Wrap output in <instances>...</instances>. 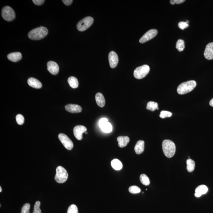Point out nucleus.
<instances>
[{"mask_svg":"<svg viewBox=\"0 0 213 213\" xmlns=\"http://www.w3.org/2000/svg\"><path fill=\"white\" fill-rule=\"evenodd\" d=\"M48 33V30L44 26H40L33 29L29 32V38L32 40H39L46 37Z\"/></svg>","mask_w":213,"mask_h":213,"instance_id":"nucleus-1","label":"nucleus"},{"mask_svg":"<svg viewBox=\"0 0 213 213\" xmlns=\"http://www.w3.org/2000/svg\"><path fill=\"white\" fill-rule=\"evenodd\" d=\"M162 145L163 152L166 157L171 158L174 156L176 152V146L173 142L170 140H165Z\"/></svg>","mask_w":213,"mask_h":213,"instance_id":"nucleus-2","label":"nucleus"},{"mask_svg":"<svg viewBox=\"0 0 213 213\" xmlns=\"http://www.w3.org/2000/svg\"><path fill=\"white\" fill-rule=\"evenodd\" d=\"M197 85L195 81L191 80L183 82L178 86L177 91L178 94H184L192 91Z\"/></svg>","mask_w":213,"mask_h":213,"instance_id":"nucleus-3","label":"nucleus"},{"mask_svg":"<svg viewBox=\"0 0 213 213\" xmlns=\"http://www.w3.org/2000/svg\"><path fill=\"white\" fill-rule=\"evenodd\" d=\"M68 174L67 171L62 166H58L56 169V174L54 179L57 183H62L67 181Z\"/></svg>","mask_w":213,"mask_h":213,"instance_id":"nucleus-4","label":"nucleus"},{"mask_svg":"<svg viewBox=\"0 0 213 213\" xmlns=\"http://www.w3.org/2000/svg\"><path fill=\"white\" fill-rule=\"evenodd\" d=\"M150 67L147 65H143L137 68L134 71V76L137 79L144 78L150 72Z\"/></svg>","mask_w":213,"mask_h":213,"instance_id":"nucleus-5","label":"nucleus"},{"mask_svg":"<svg viewBox=\"0 0 213 213\" xmlns=\"http://www.w3.org/2000/svg\"><path fill=\"white\" fill-rule=\"evenodd\" d=\"M94 22V19L92 17L88 16L85 17L78 22L77 25V29L79 31H84L91 26Z\"/></svg>","mask_w":213,"mask_h":213,"instance_id":"nucleus-6","label":"nucleus"},{"mask_svg":"<svg viewBox=\"0 0 213 213\" xmlns=\"http://www.w3.org/2000/svg\"><path fill=\"white\" fill-rule=\"evenodd\" d=\"M2 16L5 20L11 21L13 20L15 18L16 14L14 11L11 7L6 6L2 9Z\"/></svg>","mask_w":213,"mask_h":213,"instance_id":"nucleus-7","label":"nucleus"},{"mask_svg":"<svg viewBox=\"0 0 213 213\" xmlns=\"http://www.w3.org/2000/svg\"><path fill=\"white\" fill-rule=\"evenodd\" d=\"M58 138L65 148L68 150H71L74 147V144L71 139L67 135L64 134L58 135Z\"/></svg>","mask_w":213,"mask_h":213,"instance_id":"nucleus-8","label":"nucleus"},{"mask_svg":"<svg viewBox=\"0 0 213 213\" xmlns=\"http://www.w3.org/2000/svg\"><path fill=\"white\" fill-rule=\"evenodd\" d=\"M158 31L156 29H151L144 35L139 40V42L143 44L154 38L158 34Z\"/></svg>","mask_w":213,"mask_h":213,"instance_id":"nucleus-9","label":"nucleus"},{"mask_svg":"<svg viewBox=\"0 0 213 213\" xmlns=\"http://www.w3.org/2000/svg\"><path fill=\"white\" fill-rule=\"evenodd\" d=\"M87 131V128L82 125H78L74 129V134L75 137L78 140H81L82 138V134Z\"/></svg>","mask_w":213,"mask_h":213,"instance_id":"nucleus-10","label":"nucleus"},{"mask_svg":"<svg viewBox=\"0 0 213 213\" xmlns=\"http://www.w3.org/2000/svg\"><path fill=\"white\" fill-rule=\"evenodd\" d=\"M109 61L110 68H114L117 67L118 62V57L116 53L113 51L110 52L109 54Z\"/></svg>","mask_w":213,"mask_h":213,"instance_id":"nucleus-11","label":"nucleus"},{"mask_svg":"<svg viewBox=\"0 0 213 213\" xmlns=\"http://www.w3.org/2000/svg\"><path fill=\"white\" fill-rule=\"evenodd\" d=\"M47 68L51 74L54 75L58 74L59 72V66L56 62L54 61H50L47 62Z\"/></svg>","mask_w":213,"mask_h":213,"instance_id":"nucleus-12","label":"nucleus"},{"mask_svg":"<svg viewBox=\"0 0 213 213\" xmlns=\"http://www.w3.org/2000/svg\"><path fill=\"white\" fill-rule=\"evenodd\" d=\"M204 54L206 59L209 60L213 59V42L210 43L207 45Z\"/></svg>","mask_w":213,"mask_h":213,"instance_id":"nucleus-13","label":"nucleus"},{"mask_svg":"<svg viewBox=\"0 0 213 213\" xmlns=\"http://www.w3.org/2000/svg\"><path fill=\"white\" fill-rule=\"evenodd\" d=\"M65 109L69 112L75 113H79L82 111V108L80 106L76 104H70L65 106Z\"/></svg>","mask_w":213,"mask_h":213,"instance_id":"nucleus-14","label":"nucleus"},{"mask_svg":"<svg viewBox=\"0 0 213 213\" xmlns=\"http://www.w3.org/2000/svg\"><path fill=\"white\" fill-rule=\"evenodd\" d=\"M208 191V188L204 185H200L197 187L195 190V195L197 197H199L201 196L206 194Z\"/></svg>","mask_w":213,"mask_h":213,"instance_id":"nucleus-15","label":"nucleus"},{"mask_svg":"<svg viewBox=\"0 0 213 213\" xmlns=\"http://www.w3.org/2000/svg\"><path fill=\"white\" fill-rule=\"evenodd\" d=\"M28 84L31 87L39 89L42 87V84L38 80L34 78H30L28 79Z\"/></svg>","mask_w":213,"mask_h":213,"instance_id":"nucleus-16","label":"nucleus"},{"mask_svg":"<svg viewBox=\"0 0 213 213\" xmlns=\"http://www.w3.org/2000/svg\"><path fill=\"white\" fill-rule=\"evenodd\" d=\"M9 60L13 62H17L20 60L22 58V54L20 52H14L10 53L7 55Z\"/></svg>","mask_w":213,"mask_h":213,"instance_id":"nucleus-17","label":"nucleus"},{"mask_svg":"<svg viewBox=\"0 0 213 213\" xmlns=\"http://www.w3.org/2000/svg\"><path fill=\"white\" fill-rule=\"evenodd\" d=\"M96 102L97 105L101 107H103L105 106L106 101L104 97L101 93H97L95 96Z\"/></svg>","mask_w":213,"mask_h":213,"instance_id":"nucleus-18","label":"nucleus"},{"mask_svg":"<svg viewBox=\"0 0 213 213\" xmlns=\"http://www.w3.org/2000/svg\"><path fill=\"white\" fill-rule=\"evenodd\" d=\"M120 147L123 148L127 146L130 142V138L127 136H119L117 138Z\"/></svg>","mask_w":213,"mask_h":213,"instance_id":"nucleus-19","label":"nucleus"},{"mask_svg":"<svg viewBox=\"0 0 213 213\" xmlns=\"http://www.w3.org/2000/svg\"><path fill=\"white\" fill-rule=\"evenodd\" d=\"M145 149V142L143 141H138L135 147V151L137 154H140L143 152Z\"/></svg>","mask_w":213,"mask_h":213,"instance_id":"nucleus-20","label":"nucleus"},{"mask_svg":"<svg viewBox=\"0 0 213 213\" xmlns=\"http://www.w3.org/2000/svg\"><path fill=\"white\" fill-rule=\"evenodd\" d=\"M111 165L112 167L117 170H121L123 167L122 162L119 159H113L111 161Z\"/></svg>","mask_w":213,"mask_h":213,"instance_id":"nucleus-21","label":"nucleus"},{"mask_svg":"<svg viewBox=\"0 0 213 213\" xmlns=\"http://www.w3.org/2000/svg\"><path fill=\"white\" fill-rule=\"evenodd\" d=\"M68 82L70 86L73 89L77 88L79 86L78 79L74 77H70L68 79Z\"/></svg>","mask_w":213,"mask_h":213,"instance_id":"nucleus-22","label":"nucleus"},{"mask_svg":"<svg viewBox=\"0 0 213 213\" xmlns=\"http://www.w3.org/2000/svg\"><path fill=\"white\" fill-rule=\"evenodd\" d=\"M100 127H101L102 131L105 133H110L112 131V126L109 122H106Z\"/></svg>","mask_w":213,"mask_h":213,"instance_id":"nucleus-23","label":"nucleus"},{"mask_svg":"<svg viewBox=\"0 0 213 213\" xmlns=\"http://www.w3.org/2000/svg\"><path fill=\"white\" fill-rule=\"evenodd\" d=\"M146 108L148 110L154 111L156 110H159L158 107V104L156 102H149L148 103Z\"/></svg>","mask_w":213,"mask_h":213,"instance_id":"nucleus-24","label":"nucleus"},{"mask_svg":"<svg viewBox=\"0 0 213 213\" xmlns=\"http://www.w3.org/2000/svg\"><path fill=\"white\" fill-rule=\"evenodd\" d=\"M187 169L189 172H191L194 170L195 167V162L191 159H187Z\"/></svg>","mask_w":213,"mask_h":213,"instance_id":"nucleus-25","label":"nucleus"},{"mask_svg":"<svg viewBox=\"0 0 213 213\" xmlns=\"http://www.w3.org/2000/svg\"><path fill=\"white\" fill-rule=\"evenodd\" d=\"M140 180L142 184L145 186H148L150 183L148 177L145 174H142L140 177Z\"/></svg>","mask_w":213,"mask_h":213,"instance_id":"nucleus-26","label":"nucleus"},{"mask_svg":"<svg viewBox=\"0 0 213 213\" xmlns=\"http://www.w3.org/2000/svg\"><path fill=\"white\" fill-rule=\"evenodd\" d=\"M176 47L178 51L180 52L183 51L185 48L184 41L182 40H178L176 42Z\"/></svg>","mask_w":213,"mask_h":213,"instance_id":"nucleus-27","label":"nucleus"},{"mask_svg":"<svg viewBox=\"0 0 213 213\" xmlns=\"http://www.w3.org/2000/svg\"><path fill=\"white\" fill-rule=\"evenodd\" d=\"M129 191L132 194H137L140 192L141 190L139 187L137 186H133L129 187Z\"/></svg>","mask_w":213,"mask_h":213,"instance_id":"nucleus-28","label":"nucleus"},{"mask_svg":"<svg viewBox=\"0 0 213 213\" xmlns=\"http://www.w3.org/2000/svg\"><path fill=\"white\" fill-rule=\"evenodd\" d=\"M67 213H79L78 207L75 204H72L68 208Z\"/></svg>","mask_w":213,"mask_h":213,"instance_id":"nucleus-29","label":"nucleus"},{"mask_svg":"<svg viewBox=\"0 0 213 213\" xmlns=\"http://www.w3.org/2000/svg\"><path fill=\"white\" fill-rule=\"evenodd\" d=\"M40 202L39 201H37L34 204L33 213H42L40 208Z\"/></svg>","mask_w":213,"mask_h":213,"instance_id":"nucleus-30","label":"nucleus"},{"mask_svg":"<svg viewBox=\"0 0 213 213\" xmlns=\"http://www.w3.org/2000/svg\"><path fill=\"white\" fill-rule=\"evenodd\" d=\"M172 115V113L169 111L163 110L161 112L159 117L161 118H165L167 117H171Z\"/></svg>","mask_w":213,"mask_h":213,"instance_id":"nucleus-31","label":"nucleus"},{"mask_svg":"<svg viewBox=\"0 0 213 213\" xmlns=\"http://www.w3.org/2000/svg\"><path fill=\"white\" fill-rule=\"evenodd\" d=\"M30 205L29 203H26L24 204L21 209V213H30Z\"/></svg>","mask_w":213,"mask_h":213,"instance_id":"nucleus-32","label":"nucleus"},{"mask_svg":"<svg viewBox=\"0 0 213 213\" xmlns=\"http://www.w3.org/2000/svg\"><path fill=\"white\" fill-rule=\"evenodd\" d=\"M16 120L19 125H21L24 122V118L21 114H18L16 117Z\"/></svg>","mask_w":213,"mask_h":213,"instance_id":"nucleus-33","label":"nucleus"},{"mask_svg":"<svg viewBox=\"0 0 213 213\" xmlns=\"http://www.w3.org/2000/svg\"><path fill=\"white\" fill-rule=\"evenodd\" d=\"M189 25L188 23L184 21H181L178 24V27L182 30H184V29L188 27Z\"/></svg>","mask_w":213,"mask_h":213,"instance_id":"nucleus-34","label":"nucleus"},{"mask_svg":"<svg viewBox=\"0 0 213 213\" xmlns=\"http://www.w3.org/2000/svg\"><path fill=\"white\" fill-rule=\"evenodd\" d=\"M185 0H171L170 1V3L172 5H174V4H180L183 3L185 2Z\"/></svg>","mask_w":213,"mask_h":213,"instance_id":"nucleus-35","label":"nucleus"},{"mask_svg":"<svg viewBox=\"0 0 213 213\" xmlns=\"http://www.w3.org/2000/svg\"><path fill=\"white\" fill-rule=\"evenodd\" d=\"M33 3L37 5H40L45 2L44 0H33Z\"/></svg>","mask_w":213,"mask_h":213,"instance_id":"nucleus-36","label":"nucleus"},{"mask_svg":"<svg viewBox=\"0 0 213 213\" xmlns=\"http://www.w3.org/2000/svg\"><path fill=\"white\" fill-rule=\"evenodd\" d=\"M108 122V120L106 118H103L101 119L99 121V126H100Z\"/></svg>","mask_w":213,"mask_h":213,"instance_id":"nucleus-37","label":"nucleus"},{"mask_svg":"<svg viewBox=\"0 0 213 213\" xmlns=\"http://www.w3.org/2000/svg\"><path fill=\"white\" fill-rule=\"evenodd\" d=\"M62 1L65 5H67V6H69V5H71L73 2L72 0H62Z\"/></svg>","mask_w":213,"mask_h":213,"instance_id":"nucleus-38","label":"nucleus"},{"mask_svg":"<svg viewBox=\"0 0 213 213\" xmlns=\"http://www.w3.org/2000/svg\"><path fill=\"white\" fill-rule=\"evenodd\" d=\"M209 103L210 106L213 107V98L210 101Z\"/></svg>","mask_w":213,"mask_h":213,"instance_id":"nucleus-39","label":"nucleus"},{"mask_svg":"<svg viewBox=\"0 0 213 213\" xmlns=\"http://www.w3.org/2000/svg\"><path fill=\"white\" fill-rule=\"evenodd\" d=\"M2 191V189L1 188V187H0V192H1Z\"/></svg>","mask_w":213,"mask_h":213,"instance_id":"nucleus-40","label":"nucleus"},{"mask_svg":"<svg viewBox=\"0 0 213 213\" xmlns=\"http://www.w3.org/2000/svg\"><path fill=\"white\" fill-rule=\"evenodd\" d=\"M186 22L187 23H189V21H188L187 20L186 21Z\"/></svg>","mask_w":213,"mask_h":213,"instance_id":"nucleus-41","label":"nucleus"},{"mask_svg":"<svg viewBox=\"0 0 213 213\" xmlns=\"http://www.w3.org/2000/svg\"><path fill=\"white\" fill-rule=\"evenodd\" d=\"M85 134H88V133H87V132H85Z\"/></svg>","mask_w":213,"mask_h":213,"instance_id":"nucleus-42","label":"nucleus"}]
</instances>
